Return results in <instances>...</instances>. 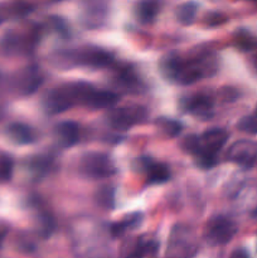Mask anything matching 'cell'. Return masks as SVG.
<instances>
[{
  "label": "cell",
  "instance_id": "cell-1",
  "mask_svg": "<svg viewBox=\"0 0 257 258\" xmlns=\"http://www.w3.org/2000/svg\"><path fill=\"white\" fill-rule=\"evenodd\" d=\"M92 86L85 82L67 83L53 88L43 97V107L50 115L65 112L76 103H83L85 98L92 90Z\"/></svg>",
  "mask_w": 257,
  "mask_h": 258
},
{
  "label": "cell",
  "instance_id": "cell-2",
  "mask_svg": "<svg viewBox=\"0 0 257 258\" xmlns=\"http://www.w3.org/2000/svg\"><path fill=\"white\" fill-rule=\"evenodd\" d=\"M146 118H148V111L140 106L115 108L110 111L107 116L110 126L116 130H127L133 126L144 122Z\"/></svg>",
  "mask_w": 257,
  "mask_h": 258
},
{
  "label": "cell",
  "instance_id": "cell-3",
  "mask_svg": "<svg viewBox=\"0 0 257 258\" xmlns=\"http://www.w3.org/2000/svg\"><path fill=\"white\" fill-rule=\"evenodd\" d=\"M80 168L91 178H108L116 173V166L113 161L105 154L88 153L81 159Z\"/></svg>",
  "mask_w": 257,
  "mask_h": 258
},
{
  "label": "cell",
  "instance_id": "cell-4",
  "mask_svg": "<svg viewBox=\"0 0 257 258\" xmlns=\"http://www.w3.org/2000/svg\"><path fill=\"white\" fill-rule=\"evenodd\" d=\"M237 233V226L233 221L223 216L212 218L206 228V237L212 244H224Z\"/></svg>",
  "mask_w": 257,
  "mask_h": 258
},
{
  "label": "cell",
  "instance_id": "cell-5",
  "mask_svg": "<svg viewBox=\"0 0 257 258\" xmlns=\"http://www.w3.org/2000/svg\"><path fill=\"white\" fill-rule=\"evenodd\" d=\"M228 140V133L223 128H211L199 136V153L196 156L207 154L217 156V153Z\"/></svg>",
  "mask_w": 257,
  "mask_h": 258
},
{
  "label": "cell",
  "instance_id": "cell-6",
  "mask_svg": "<svg viewBox=\"0 0 257 258\" xmlns=\"http://www.w3.org/2000/svg\"><path fill=\"white\" fill-rule=\"evenodd\" d=\"M227 156L233 163L249 168L257 160V146L251 141H237L229 148Z\"/></svg>",
  "mask_w": 257,
  "mask_h": 258
},
{
  "label": "cell",
  "instance_id": "cell-7",
  "mask_svg": "<svg viewBox=\"0 0 257 258\" xmlns=\"http://www.w3.org/2000/svg\"><path fill=\"white\" fill-rule=\"evenodd\" d=\"M78 64L88 66L93 68H102L107 67L112 63L113 57L111 53L106 50L100 49V48H87L76 55Z\"/></svg>",
  "mask_w": 257,
  "mask_h": 258
},
{
  "label": "cell",
  "instance_id": "cell-8",
  "mask_svg": "<svg viewBox=\"0 0 257 258\" xmlns=\"http://www.w3.org/2000/svg\"><path fill=\"white\" fill-rule=\"evenodd\" d=\"M118 101V96L111 91L95 90L92 88L88 93L87 97L83 101V105L88 106L90 108H110L115 106Z\"/></svg>",
  "mask_w": 257,
  "mask_h": 258
},
{
  "label": "cell",
  "instance_id": "cell-9",
  "mask_svg": "<svg viewBox=\"0 0 257 258\" xmlns=\"http://www.w3.org/2000/svg\"><path fill=\"white\" fill-rule=\"evenodd\" d=\"M54 133L58 141L66 148L76 145L80 141V126L72 121L59 122L55 126Z\"/></svg>",
  "mask_w": 257,
  "mask_h": 258
},
{
  "label": "cell",
  "instance_id": "cell-10",
  "mask_svg": "<svg viewBox=\"0 0 257 258\" xmlns=\"http://www.w3.org/2000/svg\"><path fill=\"white\" fill-rule=\"evenodd\" d=\"M185 108L189 112L199 117H208L213 110V100L204 93L194 95L186 100Z\"/></svg>",
  "mask_w": 257,
  "mask_h": 258
},
{
  "label": "cell",
  "instance_id": "cell-11",
  "mask_svg": "<svg viewBox=\"0 0 257 258\" xmlns=\"http://www.w3.org/2000/svg\"><path fill=\"white\" fill-rule=\"evenodd\" d=\"M7 134L13 143L19 144V145H28V144L34 143L37 138L32 127L19 122L8 126Z\"/></svg>",
  "mask_w": 257,
  "mask_h": 258
},
{
  "label": "cell",
  "instance_id": "cell-12",
  "mask_svg": "<svg viewBox=\"0 0 257 258\" xmlns=\"http://www.w3.org/2000/svg\"><path fill=\"white\" fill-rule=\"evenodd\" d=\"M141 163L144 164V169L148 174V180L150 184H163L170 178V171L165 164L154 163L150 161V159H144Z\"/></svg>",
  "mask_w": 257,
  "mask_h": 258
},
{
  "label": "cell",
  "instance_id": "cell-13",
  "mask_svg": "<svg viewBox=\"0 0 257 258\" xmlns=\"http://www.w3.org/2000/svg\"><path fill=\"white\" fill-rule=\"evenodd\" d=\"M107 12V0H86L85 14L88 23H95L97 25L98 20L103 19Z\"/></svg>",
  "mask_w": 257,
  "mask_h": 258
},
{
  "label": "cell",
  "instance_id": "cell-14",
  "mask_svg": "<svg viewBox=\"0 0 257 258\" xmlns=\"http://www.w3.org/2000/svg\"><path fill=\"white\" fill-rule=\"evenodd\" d=\"M159 13V2L158 0H141L136 8V15L138 19L144 24L151 23L156 18Z\"/></svg>",
  "mask_w": 257,
  "mask_h": 258
},
{
  "label": "cell",
  "instance_id": "cell-15",
  "mask_svg": "<svg viewBox=\"0 0 257 258\" xmlns=\"http://www.w3.org/2000/svg\"><path fill=\"white\" fill-rule=\"evenodd\" d=\"M141 221H143V214L139 213V212L128 214V216H126L121 222L113 223L112 226H111V233L116 237L121 236V234L125 233L127 229L135 228V227L140 226Z\"/></svg>",
  "mask_w": 257,
  "mask_h": 258
},
{
  "label": "cell",
  "instance_id": "cell-16",
  "mask_svg": "<svg viewBox=\"0 0 257 258\" xmlns=\"http://www.w3.org/2000/svg\"><path fill=\"white\" fill-rule=\"evenodd\" d=\"M197 12H198V5L193 2H188L181 4L178 8V12H176V17L178 20L183 25H189L194 22L197 17Z\"/></svg>",
  "mask_w": 257,
  "mask_h": 258
},
{
  "label": "cell",
  "instance_id": "cell-17",
  "mask_svg": "<svg viewBox=\"0 0 257 258\" xmlns=\"http://www.w3.org/2000/svg\"><path fill=\"white\" fill-rule=\"evenodd\" d=\"M42 77L37 70H29L22 81V91L24 93H32L37 90L42 83Z\"/></svg>",
  "mask_w": 257,
  "mask_h": 258
},
{
  "label": "cell",
  "instance_id": "cell-18",
  "mask_svg": "<svg viewBox=\"0 0 257 258\" xmlns=\"http://www.w3.org/2000/svg\"><path fill=\"white\" fill-rule=\"evenodd\" d=\"M156 125L159 126V128H160L163 133H165V135L170 136V138H175L176 135H179V133H180L181 130L180 123H179L178 121L173 120V118H158Z\"/></svg>",
  "mask_w": 257,
  "mask_h": 258
},
{
  "label": "cell",
  "instance_id": "cell-19",
  "mask_svg": "<svg viewBox=\"0 0 257 258\" xmlns=\"http://www.w3.org/2000/svg\"><path fill=\"white\" fill-rule=\"evenodd\" d=\"M96 199L100 206L105 207V208H112L113 202H115V190L112 186H101L96 194Z\"/></svg>",
  "mask_w": 257,
  "mask_h": 258
},
{
  "label": "cell",
  "instance_id": "cell-20",
  "mask_svg": "<svg viewBox=\"0 0 257 258\" xmlns=\"http://www.w3.org/2000/svg\"><path fill=\"white\" fill-rule=\"evenodd\" d=\"M237 127L242 133L254 135V134H257V117L256 116H244L238 121Z\"/></svg>",
  "mask_w": 257,
  "mask_h": 258
},
{
  "label": "cell",
  "instance_id": "cell-21",
  "mask_svg": "<svg viewBox=\"0 0 257 258\" xmlns=\"http://www.w3.org/2000/svg\"><path fill=\"white\" fill-rule=\"evenodd\" d=\"M236 44L242 50H251L257 47V40L256 38L251 37L248 33H241L236 37Z\"/></svg>",
  "mask_w": 257,
  "mask_h": 258
},
{
  "label": "cell",
  "instance_id": "cell-22",
  "mask_svg": "<svg viewBox=\"0 0 257 258\" xmlns=\"http://www.w3.org/2000/svg\"><path fill=\"white\" fill-rule=\"evenodd\" d=\"M181 148L184 151L189 154L197 155L199 153V136L198 135H188L181 141Z\"/></svg>",
  "mask_w": 257,
  "mask_h": 258
},
{
  "label": "cell",
  "instance_id": "cell-23",
  "mask_svg": "<svg viewBox=\"0 0 257 258\" xmlns=\"http://www.w3.org/2000/svg\"><path fill=\"white\" fill-rule=\"evenodd\" d=\"M198 160V165L203 169L213 168L217 164V156L214 155H207V154H202V155L197 156Z\"/></svg>",
  "mask_w": 257,
  "mask_h": 258
},
{
  "label": "cell",
  "instance_id": "cell-24",
  "mask_svg": "<svg viewBox=\"0 0 257 258\" xmlns=\"http://www.w3.org/2000/svg\"><path fill=\"white\" fill-rule=\"evenodd\" d=\"M49 169V159L47 158H35L32 161V170L34 173H40V171H45Z\"/></svg>",
  "mask_w": 257,
  "mask_h": 258
},
{
  "label": "cell",
  "instance_id": "cell-25",
  "mask_svg": "<svg viewBox=\"0 0 257 258\" xmlns=\"http://www.w3.org/2000/svg\"><path fill=\"white\" fill-rule=\"evenodd\" d=\"M226 22V17L222 14H218V13H212L207 17L206 23L209 25V27H216V25H221L222 23Z\"/></svg>",
  "mask_w": 257,
  "mask_h": 258
},
{
  "label": "cell",
  "instance_id": "cell-26",
  "mask_svg": "<svg viewBox=\"0 0 257 258\" xmlns=\"http://www.w3.org/2000/svg\"><path fill=\"white\" fill-rule=\"evenodd\" d=\"M232 258H248V257H247L246 252L242 251V249H238V251L234 252L233 257H232Z\"/></svg>",
  "mask_w": 257,
  "mask_h": 258
},
{
  "label": "cell",
  "instance_id": "cell-27",
  "mask_svg": "<svg viewBox=\"0 0 257 258\" xmlns=\"http://www.w3.org/2000/svg\"><path fill=\"white\" fill-rule=\"evenodd\" d=\"M252 217H253V218H256V219H257V208L254 209L253 212H252Z\"/></svg>",
  "mask_w": 257,
  "mask_h": 258
},
{
  "label": "cell",
  "instance_id": "cell-28",
  "mask_svg": "<svg viewBox=\"0 0 257 258\" xmlns=\"http://www.w3.org/2000/svg\"><path fill=\"white\" fill-rule=\"evenodd\" d=\"M254 116H256V117H257V108H256V115H254Z\"/></svg>",
  "mask_w": 257,
  "mask_h": 258
},
{
  "label": "cell",
  "instance_id": "cell-29",
  "mask_svg": "<svg viewBox=\"0 0 257 258\" xmlns=\"http://www.w3.org/2000/svg\"><path fill=\"white\" fill-rule=\"evenodd\" d=\"M256 63H257V59H256Z\"/></svg>",
  "mask_w": 257,
  "mask_h": 258
}]
</instances>
